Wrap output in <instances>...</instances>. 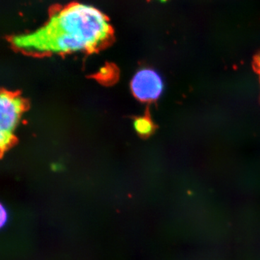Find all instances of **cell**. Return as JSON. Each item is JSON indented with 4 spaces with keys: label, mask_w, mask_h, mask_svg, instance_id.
<instances>
[{
    "label": "cell",
    "mask_w": 260,
    "mask_h": 260,
    "mask_svg": "<svg viewBox=\"0 0 260 260\" xmlns=\"http://www.w3.org/2000/svg\"><path fill=\"white\" fill-rule=\"evenodd\" d=\"M130 88L134 96L140 102H150L160 97L164 84L158 72L150 68H144L135 73Z\"/></svg>",
    "instance_id": "obj_3"
},
{
    "label": "cell",
    "mask_w": 260,
    "mask_h": 260,
    "mask_svg": "<svg viewBox=\"0 0 260 260\" xmlns=\"http://www.w3.org/2000/svg\"><path fill=\"white\" fill-rule=\"evenodd\" d=\"M110 20L92 5L73 3L53 5L46 23L34 31L13 36L12 46L30 54L93 52L113 37Z\"/></svg>",
    "instance_id": "obj_1"
},
{
    "label": "cell",
    "mask_w": 260,
    "mask_h": 260,
    "mask_svg": "<svg viewBox=\"0 0 260 260\" xmlns=\"http://www.w3.org/2000/svg\"><path fill=\"white\" fill-rule=\"evenodd\" d=\"M255 68L257 73H259L260 77V55L256 58Z\"/></svg>",
    "instance_id": "obj_6"
},
{
    "label": "cell",
    "mask_w": 260,
    "mask_h": 260,
    "mask_svg": "<svg viewBox=\"0 0 260 260\" xmlns=\"http://www.w3.org/2000/svg\"><path fill=\"white\" fill-rule=\"evenodd\" d=\"M8 220H9V213L4 205L2 203L0 205V227L1 229L6 226Z\"/></svg>",
    "instance_id": "obj_5"
},
{
    "label": "cell",
    "mask_w": 260,
    "mask_h": 260,
    "mask_svg": "<svg viewBox=\"0 0 260 260\" xmlns=\"http://www.w3.org/2000/svg\"><path fill=\"white\" fill-rule=\"evenodd\" d=\"M25 109L22 98L3 92L0 97V148L2 154L10 148Z\"/></svg>",
    "instance_id": "obj_2"
},
{
    "label": "cell",
    "mask_w": 260,
    "mask_h": 260,
    "mask_svg": "<svg viewBox=\"0 0 260 260\" xmlns=\"http://www.w3.org/2000/svg\"><path fill=\"white\" fill-rule=\"evenodd\" d=\"M135 131L140 135L147 136L153 133L154 126L151 120L146 116H140L134 121Z\"/></svg>",
    "instance_id": "obj_4"
},
{
    "label": "cell",
    "mask_w": 260,
    "mask_h": 260,
    "mask_svg": "<svg viewBox=\"0 0 260 260\" xmlns=\"http://www.w3.org/2000/svg\"><path fill=\"white\" fill-rule=\"evenodd\" d=\"M146 1H148V2L158 1V2H161V3H162V2H167V1H169V0H146Z\"/></svg>",
    "instance_id": "obj_7"
}]
</instances>
